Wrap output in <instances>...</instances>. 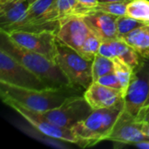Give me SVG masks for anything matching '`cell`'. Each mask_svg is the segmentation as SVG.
<instances>
[{
	"mask_svg": "<svg viewBox=\"0 0 149 149\" xmlns=\"http://www.w3.org/2000/svg\"><path fill=\"white\" fill-rule=\"evenodd\" d=\"M145 22L138 20L136 18L131 17L129 16H120L117 17L116 19V27H117V33L118 38H122L125 35L128 34L129 32L134 31L135 29L144 25Z\"/></svg>",
	"mask_w": 149,
	"mask_h": 149,
	"instance_id": "21",
	"label": "cell"
},
{
	"mask_svg": "<svg viewBox=\"0 0 149 149\" xmlns=\"http://www.w3.org/2000/svg\"><path fill=\"white\" fill-rule=\"evenodd\" d=\"M83 92L78 88H46L43 90L27 89L0 82L2 100H10L33 111L45 113L60 107L68 98ZM84 93V92H83ZM83 94V93H82Z\"/></svg>",
	"mask_w": 149,
	"mask_h": 149,
	"instance_id": "2",
	"label": "cell"
},
{
	"mask_svg": "<svg viewBox=\"0 0 149 149\" xmlns=\"http://www.w3.org/2000/svg\"><path fill=\"white\" fill-rule=\"evenodd\" d=\"M35 1H37V0H27V2L31 4V3H34Z\"/></svg>",
	"mask_w": 149,
	"mask_h": 149,
	"instance_id": "32",
	"label": "cell"
},
{
	"mask_svg": "<svg viewBox=\"0 0 149 149\" xmlns=\"http://www.w3.org/2000/svg\"><path fill=\"white\" fill-rule=\"evenodd\" d=\"M93 111L83 94H79L68 98L60 107L42 113L56 125L71 129L75 124L89 116Z\"/></svg>",
	"mask_w": 149,
	"mask_h": 149,
	"instance_id": "7",
	"label": "cell"
},
{
	"mask_svg": "<svg viewBox=\"0 0 149 149\" xmlns=\"http://www.w3.org/2000/svg\"><path fill=\"white\" fill-rule=\"evenodd\" d=\"M99 54L112 59L118 58L128 64L134 70L141 63L140 59L141 56L130 45L120 38L101 41Z\"/></svg>",
	"mask_w": 149,
	"mask_h": 149,
	"instance_id": "14",
	"label": "cell"
},
{
	"mask_svg": "<svg viewBox=\"0 0 149 149\" xmlns=\"http://www.w3.org/2000/svg\"><path fill=\"white\" fill-rule=\"evenodd\" d=\"M148 106H149V93H148V99H147V101H146V103H145L144 107H148Z\"/></svg>",
	"mask_w": 149,
	"mask_h": 149,
	"instance_id": "31",
	"label": "cell"
},
{
	"mask_svg": "<svg viewBox=\"0 0 149 149\" xmlns=\"http://www.w3.org/2000/svg\"><path fill=\"white\" fill-rule=\"evenodd\" d=\"M149 93V64L145 61L134 70L127 93L124 96V110L137 118L144 107Z\"/></svg>",
	"mask_w": 149,
	"mask_h": 149,
	"instance_id": "9",
	"label": "cell"
},
{
	"mask_svg": "<svg viewBox=\"0 0 149 149\" xmlns=\"http://www.w3.org/2000/svg\"><path fill=\"white\" fill-rule=\"evenodd\" d=\"M141 131H142V133L146 136L149 137V122H148V121H142Z\"/></svg>",
	"mask_w": 149,
	"mask_h": 149,
	"instance_id": "27",
	"label": "cell"
},
{
	"mask_svg": "<svg viewBox=\"0 0 149 149\" xmlns=\"http://www.w3.org/2000/svg\"><path fill=\"white\" fill-rule=\"evenodd\" d=\"M113 60L114 63V73L116 74V76L118 77L121 84L123 93L125 96L127 87L129 86L131 78L134 73V69L128 64H127L126 62H124L123 60L118 58H113Z\"/></svg>",
	"mask_w": 149,
	"mask_h": 149,
	"instance_id": "20",
	"label": "cell"
},
{
	"mask_svg": "<svg viewBox=\"0 0 149 149\" xmlns=\"http://www.w3.org/2000/svg\"><path fill=\"white\" fill-rule=\"evenodd\" d=\"M101 41L102 40L97 35L92 32L78 52L85 58L93 60L94 57L99 53V49L101 45Z\"/></svg>",
	"mask_w": 149,
	"mask_h": 149,
	"instance_id": "22",
	"label": "cell"
},
{
	"mask_svg": "<svg viewBox=\"0 0 149 149\" xmlns=\"http://www.w3.org/2000/svg\"><path fill=\"white\" fill-rule=\"evenodd\" d=\"M148 24H149V23H148Z\"/></svg>",
	"mask_w": 149,
	"mask_h": 149,
	"instance_id": "33",
	"label": "cell"
},
{
	"mask_svg": "<svg viewBox=\"0 0 149 149\" xmlns=\"http://www.w3.org/2000/svg\"><path fill=\"white\" fill-rule=\"evenodd\" d=\"M134 145L138 148H141L149 149V141H141V142L135 143Z\"/></svg>",
	"mask_w": 149,
	"mask_h": 149,
	"instance_id": "28",
	"label": "cell"
},
{
	"mask_svg": "<svg viewBox=\"0 0 149 149\" xmlns=\"http://www.w3.org/2000/svg\"><path fill=\"white\" fill-rule=\"evenodd\" d=\"M83 96L93 110L113 107L124 103V94L120 90L100 85L98 82H93L84 92Z\"/></svg>",
	"mask_w": 149,
	"mask_h": 149,
	"instance_id": "12",
	"label": "cell"
},
{
	"mask_svg": "<svg viewBox=\"0 0 149 149\" xmlns=\"http://www.w3.org/2000/svg\"><path fill=\"white\" fill-rule=\"evenodd\" d=\"M123 111L124 103L113 107L95 109L85 120L72 127L71 131L79 139L82 148L107 141Z\"/></svg>",
	"mask_w": 149,
	"mask_h": 149,
	"instance_id": "3",
	"label": "cell"
},
{
	"mask_svg": "<svg viewBox=\"0 0 149 149\" xmlns=\"http://www.w3.org/2000/svg\"><path fill=\"white\" fill-rule=\"evenodd\" d=\"M144 58H149V24L135 29L122 38Z\"/></svg>",
	"mask_w": 149,
	"mask_h": 149,
	"instance_id": "16",
	"label": "cell"
},
{
	"mask_svg": "<svg viewBox=\"0 0 149 149\" xmlns=\"http://www.w3.org/2000/svg\"><path fill=\"white\" fill-rule=\"evenodd\" d=\"M2 31L5 32L19 46L40 53L56 62V32L51 31H30L22 30Z\"/></svg>",
	"mask_w": 149,
	"mask_h": 149,
	"instance_id": "8",
	"label": "cell"
},
{
	"mask_svg": "<svg viewBox=\"0 0 149 149\" xmlns=\"http://www.w3.org/2000/svg\"><path fill=\"white\" fill-rule=\"evenodd\" d=\"M4 104L9 106L18 114H20L28 123H30L34 128H36L42 134L55 140H59L72 144L82 146L81 141L78 139L71 131L65 127H61L47 119L42 113L31 110L13 100H3Z\"/></svg>",
	"mask_w": 149,
	"mask_h": 149,
	"instance_id": "5",
	"label": "cell"
},
{
	"mask_svg": "<svg viewBox=\"0 0 149 149\" xmlns=\"http://www.w3.org/2000/svg\"><path fill=\"white\" fill-rule=\"evenodd\" d=\"M141 125L142 121L131 116L124 110L107 141L131 145L141 141H149V137L141 131Z\"/></svg>",
	"mask_w": 149,
	"mask_h": 149,
	"instance_id": "11",
	"label": "cell"
},
{
	"mask_svg": "<svg viewBox=\"0 0 149 149\" xmlns=\"http://www.w3.org/2000/svg\"><path fill=\"white\" fill-rule=\"evenodd\" d=\"M121 1H130V0H99V3H103V2H121Z\"/></svg>",
	"mask_w": 149,
	"mask_h": 149,
	"instance_id": "29",
	"label": "cell"
},
{
	"mask_svg": "<svg viewBox=\"0 0 149 149\" xmlns=\"http://www.w3.org/2000/svg\"><path fill=\"white\" fill-rule=\"evenodd\" d=\"M58 20L72 16L82 17L93 9L81 5L78 0H57Z\"/></svg>",
	"mask_w": 149,
	"mask_h": 149,
	"instance_id": "17",
	"label": "cell"
},
{
	"mask_svg": "<svg viewBox=\"0 0 149 149\" xmlns=\"http://www.w3.org/2000/svg\"><path fill=\"white\" fill-rule=\"evenodd\" d=\"M127 16L149 23V0H131L127 6Z\"/></svg>",
	"mask_w": 149,
	"mask_h": 149,
	"instance_id": "19",
	"label": "cell"
},
{
	"mask_svg": "<svg viewBox=\"0 0 149 149\" xmlns=\"http://www.w3.org/2000/svg\"><path fill=\"white\" fill-rule=\"evenodd\" d=\"M78 2L81 5L90 9H93L99 3V0H78Z\"/></svg>",
	"mask_w": 149,
	"mask_h": 149,
	"instance_id": "26",
	"label": "cell"
},
{
	"mask_svg": "<svg viewBox=\"0 0 149 149\" xmlns=\"http://www.w3.org/2000/svg\"><path fill=\"white\" fill-rule=\"evenodd\" d=\"M81 17H83L91 31L102 41L118 38L116 16L93 9Z\"/></svg>",
	"mask_w": 149,
	"mask_h": 149,
	"instance_id": "13",
	"label": "cell"
},
{
	"mask_svg": "<svg viewBox=\"0 0 149 149\" xmlns=\"http://www.w3.org/2000/svg\"><path fill=\"white\" fill-rule=\"evenodd\" d=\"M0 82L27 89L48 88L35 73L3 49H0Z\"/></svg>",
	"mask_w": 149,
	"mask_h": 149,
	"instance_id": "6",
	"label": "cell"
},
{
	"mask_svg": "<svg viewBox=\"0 0 149 149\" xmlns=\"http://www.w3.org/2000/svg\"><path fill=\"white\" fill-rule=\"evenodd\" d=\"M56 62L74 87L85 92L93 82V60L85 58L58 38H56Z\"/></svg>",
	"mask_w": 149,
	"mask_h": 149,
	"instance_id": "4",
	"label": "cell"
},
{
	"mask_svg": "<svg viewBox=\"0 0 149 149\" xmlns=\"http://www.w3.org/2000/svg\"><path fill=\"white\" fill-rule=\"evenodd\" d=\"M59 22L57 38L69 47L79 52L93 31L83 17L79 16L69 17Z\"/></svg>",
	"mask_w": 149,
	"mask_h": 149,
	"instance_id": "10",
	"label": "cell"
},
{
	"mask_svg": "<svg viewBox=\"0 0 149 149\" xmlns=\"http://www.w3.org/2000/svg\"><path fill=\"white\" fill-rule=\"evenodd\" d=\"M10 1H15V0H0V4L1 3H5L10 2Z\"/></svg>",
	"mask_w": 149,
	"mask_h": 149,
	"instance_id": "30",
	"label": "cell"
},
{
	"mask_svg": "<svg viewBox=\"0 0 149 149\" xmlns=\"http://www.w3.org/2000/svg\"><path fill=\"white\" fill-rule=\"evenodd\" d=\"M137 119L141 121H148L149 122V106L143 107L139 113Z\"/></svg>",
	"mask_w": 149,
	"mask_h": 149,
	"instance_id": "25",
	"label": "cell"
},
{
	"mask_svg": "<svg viewBox=\"0 0 149 149\" xmlns=\"http://www.w3.org/2000/svg\"><path fill=\"white\" fill-rule=\"evenodd\" d=\"M96 82L100 83V85H103V86L111 87V88H114V89H117V90H120L123 93L121 84H120L118 77L114 73V72H112V73H109V74H107V75H104V76L100 77Z\"/></svg>",
	"mask_w": 149,
	"mask_h": 149,
	"instance_id": "24",
	"label": "cell"
},
{
	"mask_svg": "<svg viewBox=\"0 0 149 149\" xmlns=\"http://www.w3.org/2000/svg\"><path fill=\"white\" fill-rule=\"evenodd\" d=\"M131 1V0H130ZM129 1H121V2H103L99 3L94 10H102L104 12L114 15L116 17L126 16L127 15V6Z\"/></svg>",
	"mask_w": 149,
	"mask_h": 149,
	"instance_id": "23",
	"label": "cell"
},
{
	"mask_svg": "<svg viewBox=\"0 0 149 149\" xmlns=\"http://www.w3.org/2000/svg\"><path fill=\"white\" fill-rule=\"evenodd\" d=\"M30 3L27 0H15L0 4V29L5 30L8 27L18 23L24 16Z\"/></svg>",
	"mask_w": 149,
	"mask_h": 149,
	"instance_id": "15",
	"label": "cell"
},
{
	"mask_svg": "<svg viewBox=\"0 0 149 149\" xmlns=\"http://www.w3.org/2000/svg\"><path fill=\"white\" fill-rule=\"evenodd\" d=\"M114 72V63L112 58L97 54L93 60V79L96 82L100 77Z\"/></svg>",
	"mask_w": 149,
	"mask_h": 149,
	"instance_id": "18",
	"label": "cell"
},
{
	"mask_svg": "<svg viewBox=\"0 0 149 149\" xmlns=\"http://www.w3.org/2000/svg\"><path fill=\"white\" fill-rule=\"evenodd\" d=\"M0 49L5 51L31 72L35 73L48 88L61 89L74 87L56 62L40 53L19 46L13 42L5 32L2 31H0Z\"/></svg>",
	"mask_w": 149,
	"mask_h": 149,
	"instance_id": "1",
	"label": "cell"
}]
</instances>
